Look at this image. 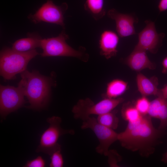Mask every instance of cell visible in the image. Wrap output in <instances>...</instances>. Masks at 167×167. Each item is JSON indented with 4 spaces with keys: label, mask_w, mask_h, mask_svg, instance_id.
<instances>
[{
    "label": "cell",
    "mask_w": 167,
    "mask_h": 167,
    "mask_svg": "<svg viewBox=\"0 0 167 167\" xmlns=\"http://www.w3.org/2000/svg\"><path fill=\"white\" fill-rule=\"evenodd\" d=\"M163 132L154 127L150 116L143 115L135 122H128L125 131L118 133V140L125 148L148 156L153 152Z\"/></svg>",
    "instance_id": "cell-1"
},
{
    "label": "cell",
    "mask_w": 167,
    "mask_h": 167,
    "mask_svg": "<svg viewBox=\"0 0 167 167\" xmlns=\"http://www.w3.org/2000/svg\"><path fill=\"white\" fill-rule=\"evenodd\" d=\"M21 79L18 87L28 100L29 109H42L47 105L54 84L50 77L43 75L39 71L26 70L20 73Z\"/></svg>",
    "instance_id": "cell-2"
},
{
    "label": "cell",
    "mask_w": 167,
    "mask_h": 167,
    "mask_svg": "<svg viewBox=\"0 0 167 167\" xmlns=\"http://www.w3.org/2000/svg\"><path fill=\"white\" fill-rule=\"evenodd\" d=\"M39 54L36 49L21 52L6 47L0 51V74L5 80L14 79L26 70L29 61Z\"/></svg>",
    "instance_id": "cell-3"
},
{
    "label": "cell",
    "mask_w": 167,
    "mask_h": 167,
    "mask_svg": "<svg viewBox=\"0 0 167 167\" xmlns=\"http://www.w3.org/2000/svg\"><path fill=\"white\" fill-rule=\"evenodd\" d=\"M69 38L64 31L57 36L41 39V48L42 57L65 56L78 58L84 62L88 61L89 56L82 49L77 50L69 45L66 40Z\"/></svg>",
    "instance_id": "cell-4"
},
{
    "label": "cell",
    "mask_w": 167,
    "mask_h": 167,
    "mask_svg": "<svg viewBox=\"0 0 167 167\" xmlns=\"http://www.w3.org/2000/svg\"><path fill=\"white\" fill-rule=\"evenodd\" d=\"M124 101L122 98H108L95 103L90 99L87 98L79 100L73 107L72 111L75 119L82 121L91 115H99L111 112Z\"/></svg>",
    "instance_id": "cell-5"
},
{
    "label": "cell",
    "mask_w": 167,
    "mask_h": 167,
    "mask_svg": "<svg viewBox=\"0 0 167 167\" xmlns=\"http://www.w3.org/2000/svg\"><path fill=\"white\" fill-rule=\"evenodd\" d=\"M47 121L49 124V127L41 135L40 142L36 152H43L49 155L60 144L57 142L59 137L66 134H73L72 130H65L60 126L61 118L54 116L48 118Z\"/></svg>",
    "instance_id": "cell-6"
},
{
    "label": "cell",
    "mask_w": 167,
    "mask_h": 167,
    "mask_svg": "<svg viewBox=\"0 0 167 167\" xmlns=\"http://www.w3.org/2000/svg\"><path fill=\"white\" fill-rule=\"evenodd\" d=\"M83 121L81 129H91L99 141V143L96 148V151L100 154L107 156L110 146L118 140V133L114 130L100 124L94 117L90 116Z\"/></svg>",
    "instance_id": "cell-7"
},
{
    "label": "cell",
    "mask_w": 167,
    "mask_h": 167,
    "mask_svg": "<svg viewBox=\"0 0 167 167\" xmlns=\"http://www.w3.org/2000/svg\"><path fill=\"white\" fill-rule=\"evenodd\" d=\"M24 95L17 87L0 86V113L5 118L10 113L15 111L24 105Z\"/></svg>",
    "instance_id": "cell-8"
},
{
    "label": "cell",
    "mask_w": 167,
    "mask_h": 167,
    "mask_svg": "<svg viewBox=\"0 0 167 167\" xmlns=\"http://www.w3.org/2000/svg\"><path fill=\"white\" fill-rule=\"evenodd\" d=\"M68 8L66 3L60 6L55 5L51 0H47L36 12L29 16L35 23L41 22L55 24L65 27L64 14Z\"/></svg>",
    "instance_id": "cell-9"
},
{
    "label": "cell",
    "mask_w": 167,
    "mask_h": 167,
    "mask_svg": "<svg viewBox=\"0 0 167 167\" xmlns=\"http://www.w3.org/2000/svg\"><path fill=\"white\" fill-rule=\"evenodd\" d=\"M145 23V27L138 34V41L135 47L155 54L161 45L165 34L157 32L153 21L146 20Z\"/></svg>",
    "instance_id": "cell-10"
},
{
    "label": "cell",
    "mask_w": 167,
    "mask_h": 167,
    "mask_svg": "<svg viewBox=\"0 0 167 167\" xmlns=\"http://www.w3.org/2000/svg\"><path fill=\"white\" fill-rule=\"evenodd\" d=\"M107 15L115 21L116 30L120 37H125L136 34L134 24L138 20L133 15L122 13L113 8L107 11Z\"/></svg>",
    "instance_id": "cell-11"
},
{
    "label": "cell",
    "mask_w": 167,
    "mask_h": 167,
    "mask_svg": "<svg viewBox=\"0 0 167 167\" xmlns=\"http://www.w3.org/2000/svg\"><path fill=\"white\" fill-rule=\"evenodd\" d=\"M119 41V36L114 32L109 30L104 31L99 40L100 54L107 59L115 56Z\"/></svg>",
    "instance_id": "cell-12"
},
{
    "label": "cell",
    "mask_w": 167,
    "mask_h": 167,
    "mask_svg": "<svg viewBox=\"0 0 167 167\" xmlns=\"http://www.w3.org/2000/svg\"><path fill=\"white\" fill-rule=\"evenodd\" d=\"M146 51L135 47L131 54L126 58V63L131 69L136 71L145 69H155V64L150 60Z\"/></svg>",
    "instance_id": "cell-13"
},
{
    "label": "cell",
    "mask_w": 167,
    "mask_h": 167,
    "mask_svg": "<svg viewBox=\"0 0 167 167\" xmlns=\"http://www.w3.org/2000/svg\"><path fill=\"white\" fill-rule=\"evenodd\" d=\"M148 115L160 120L158 129L164 131L167 127V99L158 96L150 102Z\"/></svg>",
    "instance_id": "cell-14"
},
{
    "label": "cell",
    "mask_w": 167,
    "mask_h": 167,
    "mask_svg": "<svg viewBox=\"0 0 167 167\" xmlns=\"http://www.w3.org/2000/svg\"><path fill=\"white\" fill-rule=\"evenodd\" d=\"M136 82L138 90L143 96H157L159 89L158 79L156 77L149 78L139 73L137 75Z\"/></svg>",
    "instance_id": "cell-15"
},
{
    "label": "cell",
    "mask_w": 167,
    "mask_h": 167,
    "mask_svg": "<svg viewBox=\"0 0 167 167\" xmlns=\"http://www.w3.org/2000/svg\"><path fill=\"white\" fill-rule=\"evenodd\" d=\"M126 82L118 79H114L107 85L106 91L103 95V98H116L122 94L128 88Z\"/></svg>",
    "instance_id": "cell-16"
},
{
    "label": "cell",
    "mask_w": 167,
    "mask_h": 167,
    "mask_svg": "<svg viewBox=\"0 0 167 167\" xmlns=\"http://www.w3.org/2000/svg\"><path fill=\"white\" fill-rule=\"evenodd\" d=\"M41 39L35 36L22 38L16 41L11 48L17 51L24 52L41 47Z\"/></svg>",
    "instance_id": "cell-17"
},
{
    "label": "cell",
    "mask_w": 167,
    "mask_h": 167,
    "mask_svg": "<svg viewBox=\"0 0 167 167\" xmlns=\"http://www.w3.org/2000/svg\"><path fill=\"white\" fill-rule=\"evenodd\" d=\"M84 8L96 20L101 19L106 14L104 0H86Z\"/></svg>",
    "instance_id": "cell-18"
},
{
    "label": "cell",
    "mask_w": 167,
    "mask_h": 167,
    "mask_svg": "<svg viewBox=\"0 0 167 167\" xmlns=\"http://www.w3.org/2000/svg\"><path fill=\"white\" fill-rule=\"evenodd\" d=\"M122 116L128 122H134L139 120L143 116L134 105L126 103L124 104L121 111Z\"/></svg>",
    "instance_id": "cell-19"
},
{
    "label": "cell",
    "mask_w": 167,
    "mask_h": 167,
    "mask_svg": "<svg viewBox=\"0 0 167 167\" xmlns=\"http://www.w3.org/2000/svg\"><path fill=\"white\" fill-rule=\"evenodd\" d=\"M96 119L100 124L114 130L116 129L118 126L119 119L111 112L98 115Z\"/></svg>",
    "instance_id": "cell-20"
},
{
    "label": "cell",
    "mask_w": 167,
    "mask_h": 167,
    "mask_svg": "<svg viewBox=\"0 0 167 167\" xmlns=\"http://www.w3.org/2000/svg\"><path fill=\"white\" fill-rule=\"evenodd\" d=\"M50 167H62L63 166L64 160L61 152V146L59 145L51 152Z\"/></svg>",
    "instance_id": "cell-21"
},
{
    "label": "cell",
    "mask_w": 167,
    "mask_h": 167,
    "mask_svg": "<svg viewBox=\"0 0 167 167\" xmlns=\"http://www.w3.org/2000/svg\"><path fill=\"white\" fill-rule=\"evenodd\" d=\"M150 103L146 96H142L136 101L135 106L142 115H145L148 114Z\"/></svg>",
    "instance_id": "cell-22"
},
{
    "label": "cell",
    "mask_w": 167,
    "mask_h": 167,
    "mask_svg": "<svg viewBox=\"0 0 167 167\" xmlns=\"http://www.w3.org/2000/svg\"><path fill=\"white\" fill-rule=\"evenodd\" d=\"M45 165V162L41 156L35 159L28 161L24 166V167H44Z\"/></svg>",
    "instance_id": "cell-23"
},
{
    "label": "cell",
    "mask_w": 167,
    "mask_h": 167,
    "mask_svg": "<svg viewBox=\"0 0 167 167\" xmlns=\"http://www.w3.org/2000/svg\"><path fill=\"white\" fill-rule=\"evenodd\" d=\"M108 156V162L110 165L112 166H116V163L120 161L121 157L116 151L114 150H109L107 155Z\"/></svg>",
    "instance_id": "cell-24"
},
{
    "label": "cell",
    "mask_w": 167,
    "mask_h": 167,
    "mask_svg": "<svg viewBox=\"0 0 167 167\" xmlns=\"http://www.w3.org/2000/svg\"><path fill=\"white\" fill-rule=\"evenodd\" d=\"M158 8L160 12L164 11L167 10V0H161Z\"/></svg>",
    "instance_id": "cell-25"
},
{
    "label": "cell",
    "mask_w": 167,
    "mask_h": 167,
    "mask_svg": "<svg viewBox=\"0 0 167 167\" xmlns=\"http://www.w3.org/2000/svg\"><path fill=\"white\" fill-rule=\"evenodd\" d=\"M157 96H161L167 99V85L160 89H159Z\"/></svg>",
    "instance_id": "cell-26"
},
{
    "label": "cell",
    "mask_w": 167,
    "mask_h": 167,
    "mask_svg": "<svg viewBox=\"0 0 167 167\" xmlns=\"http://www.w3.org/2000/svg\"><path fill=\"white\" fill-rule=\"evenodd\" d=\"M162 64L163 67L162 72L164 73L167 72V56L163 59Z\"/></svg>",
    "instance_id": "cell-27"
},
{
    "label": "cell",
    "mask_w": 167,
    "mask_h": 167,
    "mask_svg": "<svg viewBox=\"0 0 167 167\" xmlns=\"http://www.w3.org/2000/svg\"><path fill=\"white\" fill-rule=\"evenodd\" d=\"M161 161L165 163H167V152L163 154Z\"/></svg>",
    "instance_id": "cell-28"
}]
</instances>
